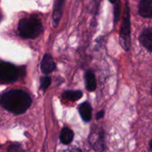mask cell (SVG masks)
Segmentation results:
<instances>
[{
  "instance_id": "cell-1",
  "label": "cell",
  "mask_w": 152,
  "mask_h": 152,
  "mask_svg": "<svg viewBox=\"0 0 152 152\" xmlns=\"http://www.w3.org/2000/svg\"><path fill=\"white\" fill-rule=\"evenodd\" d=\"M31 98L23 90H10L0 95V107L14 114H22L31 106Z\"/></svg>"
},
{
  "instance_id": "cell-2",
  "label": "cell",
  "mask_w": 152,
  "mask_h": 152,
  "mask_svg": "<svg viewBox=\"0 0 152 152\" xmlns=\"http://www.w3.org/2000/svg\"><path fill=\"white\" fill-rule=\"evenodd\" d=\"M19 35L24 39H35L41 34L43 26L40 19L35 15L21 19L18 25Z\"/></svg>"
},
{
  "instance_id": "cell-3",
  "label": "cell",
  "mask_w": 152,
  "mask_h": 152,
  "mask_svg": "<svg viewBox=\"0 0 152 152\" xmlns=\"http://www.w3.org/2000/svg\"><path fill=\"white\" fill-rule=\"evenodd\" d=\"M120 43L122 48L126 50H129L131 48V21L130 9L129 2L126 1L123 19L122 22L120 32Z\"/></svg>"
},
{
  "instance_id": "cell-4",
  "label": "cell",
  "mask_w": 152,
  "mask_h": 152,
  "mask_svg": "<svg viewBox=\"0 0 152 152\" xmlns=\"http://www.w3.org/2000/svg\"><path fill=\"white\" fill-rule=\"evenodd\" d=\"M17 67L12 63L0 61V84H8L16 81L20 75Z\"/></svg>"
},
{
  "instance_id": "cell-5",
  "label": "cell",
  "mask_w": 152,
  "mask_h": 152,
  "mask_svg": "<svg viewBox=\"0 0 152 152\" xmlns=\"http://www.w3.org/2000/svg\"><path fill=\"white\" fill-rule=\"evenodd\" d=\"M89 142L94 149L97 151H103L105 148V140H104V134L102 131L97 132H94L91 134L89 137Z\"/></svg>"
},
{
  "instance_id": "cell-6",
  "label": "cell",
  "mask_w": 152,
  "mask_h": 152,
  "mask_svg": "<svg viewBox=\"0 0 152 152\" xmlns=\"http://www.w3.org/2000/svg\"><path fill=\"white\" fill-rule=\"evenodd\" d=\"M40 68H41L42 72L45 74H50L56 69V65L50 54L46 53L44 55L41 62V65H40Z\"/></svg>"
},
{
  "instance_id": "cell-7",
  "label": "cell",
  "mask_w": 152,
  "mask_h": 152,
  "mask_svg": "<svg viewBox=\"0 0 152 152\" xmlns=\"http://www.w3.org/2000/svg\"><path fill=\"white\" fill-rule=\"evenodd\" d=\"M140 42L141 44L151 53L152 50V29L151 28H145L140 36Z\"/></svg>"
},
{
  "instance_id": "cell-8",
  "label": "cell",
  "mask_w": 152,
  "mask_h": 152,
  "mask_svg": "<svg viewBox=\"0 0 152 152\" xmlns=\"http://www.w3.org/2000/svg\"><path fill=\"white\" fill-rule=\"evenodd\" d=\"M139 13L142 17H151L152 0H141L139 5Z\"/></svg>"
},
{
  "instance_id": "cell-9",
  "label": "cell",
  "mask_w": 152,
  "mask_h": 152,
  "mask_svg": "<svg viewBox=\"0 0 152 152\" xmlns=\"http://www.w3.org/2000/svg\"><path fill=\"white\" fill-rule=\"evenodd\" d=\"M79 112L85 122H89L92 118V108L90 103L85 102L79 107Z\"/></svg>"
},
{
  "instance_id": "cell-10",
  "label": "cell",
  "mask_w": 152,
  "mask_h": 152,
  "mask_svg": "<svg viewBox=\"0 0 152 152\" xmlns=\"http://www.w3.org/2000/svg\"><path fill=\"white\" fill-rule=\"evenodd\" d=\"M64 0H56L53 13V22L54 27H56L59 24L62 13Z\"/></svg>"
},
{
  "instance_id": "cell-11",
  "label": "cell",
  "mask_w": 152,
  "mask_h": 152,
  "mask_svg": "<svg viewBox=\"0 0 152 152\" xmlns=\"http://www.w3.org/2000/svg\"><path fill=\"white\" fill-rule=\"evenodd\" d=\"M85 78H86V88L89 91H94L96 87V78L94 73L91 71H87L85 75Z\"/></svg>"
},
{
  "instance_id": "cell-12",
  "label": "cell",
  "mask_w": 152,
  "mask_h": 152,
  "mask_svg": "<svg viewBox=\"0 0 152 152\" xmlns=\"http://www.w3.org/2000/svg\"><path fill=\"white\" fill-rule=\"evenodd\" d=\"M59 139L62 143L64 145H68L71 143L74 139V132L69 128H64L61 131Z\"/></svg>"
},
{
  "instance_id": "cell-13",
  "label": "cell",
  "mask_w": 152,
  "mask_h": 152,
  "mask_svg": "<svg viewBox=\"0 0 152 152\" xmlns=\"http://www.w3.org/2000/svg\"><path fill=\"white\" fill-rule=\"evenodd\" d=\"M83 96V92L80 91H68L62 94V97L71 101H77Z\"/></svg>"
},
{
  "instance_id": "cell-14",
  "label": "cell",
  "mask_w": 152,
  "mask_h": 152,
  "mask_svg": "<svg viewBox=\"0 0 152 152\" xmlns=\"http://www.w3.org/2000/svg\"><path fill=\"white\" fill-rule=\"evenodd\" d=\"M51 80L49 77H44L40 80V88L42 90H46L50 85Z\"/></svg>"
},
{
  "instance_id": "cell-15",
  "label": "cell",
  "mask_w": 152,
  "mask_h": 152,
  "mask_svg": "<svg viewBox=\"0 0 152 152\" xmlns=\"http://www.w3.org/2000/svg\"><path fill=\"white\" fill-rule=\"evenodd\" d=\"M7 152H25V151L19 144H13L7 148Z\"/></svg>"
},
{
  "instance_id": "cell-16",
  "label": "cell",
  "mask_w": 152,
  "mask_h": 152,
  "mask_svg": "<svg viewBox=\"0 0 152 152\" xmlns=\"http://www.w3.org/2000/svg\"><path fill=\"white\" fill-rule=\"evenodd\" d=\"M120 1L115 4V8H114V22H118V19L120 18Z\"/></svg>"
},
{
  "instance_id": "cell-17",
  "label": "cell",
  "mask_w": 152,
  "mask_h": 152,
  "mask_svg": "<svg viewBox=\"0 0 152 152\" xmlns=\"http://www.w3.org/2000/svg\"><path fill=\"white\" fill-rule=\"evenodd\" d=\"M103 116H104V111H99V112L96 114V119H97V120H99V119L102 118V117H103Z\"/></svg>"
},
{
  "instance_id": "cell-18",
  "label": "cell",
  "mask_w": 152,
  "mask_h": 152,
  "mask_svg": "<svg viewBox=\"0 0 152 152\" xmlns=\"http://www.w3.org/2000/svg\"><path fill=\"white\" fill-rule=\"evenodd\" d=\"M69 152H82V151H81V150L79 149V148H74V149H72Z\"/></svg>"
},
{
  "instance_id": "cell-19",
  "label": "cell",
  "mask_w": 152,
  "mask_h": 152,
  "mask_svg": "<svg viewBox=\"0 0 152 152\" xmlns=\"http://www.w3.org/2000/svg\"><path fill=\"white\" fill-rule=\"evenodd\" d=\"M108 1H109L111 3H112V4H116V3L120 1V0H108Z\"/></svg>"
},
{
  "instance_id": "cell-20",
  "label": "cell",
  "mask_w": 152,
  "mask_h": 152,
  "mask_svg": "<svg viewBox=\"0 0 152 152\" xmlns=\"http://www.w3.org/2000/svg\"><path fill=\"white\" fill-rule=\"evenodd\" d=\"M0 20H1V14H0Z\"/></svg>"
}]
</instances>
